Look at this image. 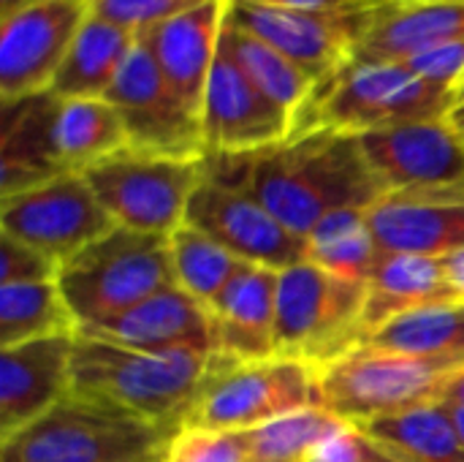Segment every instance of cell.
Segmentation results:
<instances>
[{"mask_svg": "<svg viewBox=\"0 0 464 462\" xmlns=\"http://www.w3.org/2000/svg\"><path fill=\"white\" fill-rule=\"evenodd\" d=\"M253 193L294 234L304 237L337 210H370L389 191L359 136L313 125L256 155Z\"/></svg>", "mask_w": 464, "mask_h": 462, "instance_id": "1", "label": "cell"}, {"mask_svg": "<svg viewBox=\"0 0 464 462\" xmlns=\"http://www.w3.org/2000/svg\"><path fill=\"white\" fill-rule=\"evenodd\" d=\"M215 351H139L76 335L71 392L109 400L155 425L182 430V422L215 373Z\"/></svg>", "mask_w": 464, "mask_h": 462, "instance_id": "2", "label": "cell"}, {"mask_svg": "<svg viewBox=\"0 0 464 462\" xmlns=\"http://www.w3.org/2000/svg\"><path fill=\"white\" fill-rule=\"evenodd\" d=\"M177 436V428L68 392L38 422L3 441L0 462H166Z\"/></svg>", "mask_w": 464, "mask_h": 462, "instance_id": "3", "label": "cell"}, {"mask_svg": "<svg viewBox=\"0 0 464 462\" xmlns=\"http://www.w3.org/2000/svg\"><path fill=\"white\" fill-rule=\"evenodd\" d=\"M57 286L76 329L111 319L177 286L169 237L114 226L60 264Z\"/></svg>", "mask_w": 464, "mask_h": 462, "instance_id": "4", "label": "cell"}, {"mask_svg": "<svg viewBox=\"0 0 464 462\" xmlns=\"http://www.w3.org/2000/svg\"><path fill=\"white\" fill-rule=\"evenodd\" d=\"M464 368V354L413 357L359 346L318 370L321 408L362 425L440 400L443 387Z\"/></svg>", "mask_w": 464, "mask_h": 462, "instance_id": "5", "label": "cell"}, {"mask_svg": "<svg viewBox=\"0 0 464 462\" xmlns=\"http://www.w3.org/2000/svg\"><path fill=\"white\" fill-rule=\"evenodd\" d=\"M367 283L326 272L310 261L277 272V357L299 359L315 370L364 343Z\"/></svg>", "mask_w": 464, "mask_h": 462, "instance_id": "6", "label": "cell"}, {"mask_svg": "<svg viewBox=\"0 0 464 462\" xmlns=\"http://www.w3.org/2000/svg\"><path fill=\"white\" fill-rule=\"evenodd\" d=\"M304 408H321L315 368L288 357L234 362L218 354L215 373L188 411L182 430L250 433Z\"/></svg>", "mask_w": 464, "mask_h": 462, "instance_id": "7", "label": "cell"}, {"mask_svg": "<svg viewBox=\"0 0 464 462\" xmlns=\"http://www.w3.org/2000/svg\"><path fill=\"white\" fill-rule=\"evenodd\" d=\"M451 106L454 90L421 79L405 63H367L351 65L329 84L302 128L324 125L359 136L402 123L443 120Z\"/></svg>", "mask_w": 464, "mask_h": 462, "instance_id": "8", "label": "cell"}, {"mask_svg": "<svg viewBox=\"0 0 464 462\" xmlns=\"http://www.w3.org/2000/svg\"><path fill=\"white\" fill-rule=\"evenodd\" d=\"M114 226L163 234L185 223L188 202L204 177V161H179L125 147L84 174Z\"/></svg>", "mask_w": 464, "mask_h": 462, "instance_id": "9", "label": "cell"}, {"mask_svg": "<svg viewBox=\"0 0 464 462\" xmlns=\"http://www.w3.org/2000/svg\"><path fill=\"white\" fill-rule=\"evenodd\" d=\"M372 11L375 8L364 5L264 8L228 3V22L283 52L313 79L321 95L353 65L356 46L372 19Z\"/></svg>", "mask_w": 464, "mask_h": 462, "instance_id": "10", "label": "cell"}, {"mask_svg": "<svg viewBox=\"0 0 464 462\" xmlns=\"http://www.w3.org/2000/svg\"><path fill=\"white\" fill-rule=\"evenodd\" d=\"M106 101L122 117L128 147L179 161L207 158L201 117L169 87L141 38L106 93Z\"/></svg>", "mask_w": 464, "mask_h": 462, "instance_id": "11", "label": "cell"}, {"mask_svg": "<svg viewBox=\"0 0 464 462\" xmlns=\"http://www.w3.org/2000/svg\"><path fill=\"white\" fill-rule=\"evenodd\" d=\"M0 229L57 264H65L84 245L114 229V221L95 199L82 174H60L38 188L5 196Z\"/></svg>", "mask_w": 464, "mask_h": 462, "instance_id": "12", "label": "cell"}, {"mask_svg": "<svg viewBox=\"0 0 464 462\" xmlns=\"http://www.w3.org/2000/svg\"><path fill=\"white\" fill-rule=\"evenodd\" d=\"M87 0H38L0 19V101L52 90V82L90 16Z\"/></svg>", "mask_w": 464, "mask_h": 462, "instance_id": "13", "label": "cell"}, {"mask_svg": "<svg viewBox=\"0 0 464 462\" xmlns=\"http://www.w3.org/2000/svg\"><path fill=\"white\" fill-rule=\"evenodd\" d=\"M185 223L247 264L280 272L307 261V240L280 223L253 191L223 188L201 177L188 202Z\"/></svg>", "mask_w": 464, "mask_h": 462, "instance_id": "14", "label": "cell"}, {"mask_svg": "<svg viewBox=\"0 0 464 462\" xmlns=\"http://www.w3.org/2000/svg\"><path fill=\"white\" fill-rule=\"evenodd\" d=\"M201 125L207 152L231 155H258L296 133L294 117L250 82L239 63L226 52L223 38L207 82Z\"/></svg>", "mask_w": 464, "mask_h": 462, "instance_id": "15", "label": "cell"}, {"mask_svg": "<svg viewBox=\"0 0 464 462\" xmlns=\"http://www.w3.org/2000/svg\"><path fill=\"white\" fill-rule=\"evenodd\" d=\"M359 144L389 193L464 185V139L446 117L367 131Z\"/></svg>", "mask_w": 464, "mask_h": 462, "instance_id": "16", "label": "cell"}, {"mask_svg": "<svg viewBox=\"0 0 464 462\" xmlns=\"http://www.w3.org/2000/svg\"><path fill=\"white\" fill-rule=\"evenodd\" d=\"M367 223L386 253L446 259L464 248V185L386 193L367 210Z\"/></svg>", "mask_w": 464, "mask_h": 462, "instance_id": "17", "label": "cell"}, {"mask_svg": "<svg viewBox=\"0 0 464 462\" xmlns=\"http://www.w3.org/2000/svg\"><path fill=\"white\" fill-rule=\"evenodd\" d=\"M76 335L41 338L3 349L0 357V438L8 441L38 422L71 392Z\"/></svg>", "mask_w": 464, "mask_h": 462, "instance_id": "18", "label": "cell"}, {"mask_svg": "<svg viewBox=\"0 0 464 462\" xmlns=\"http://www.w3.org/2000/svg\"><path fill=\"white\" fill-rule=\"evenodd\" d=\"M76 335L139 351H212L209 310L179 286L158 291L111 319L79 327Z\"/></svg>", "mask_w": 464, "mask_h": 462, "instance_id": "19", "label": "cell"}, {"mask_svg": "<svg viewBox=\"0 0 464 462\" xmlns=\"http://www.w3.org/2000/svg\"><path fill=\"white\" fill-rule=\"evenodd\" d=\"M228 0H209L188 14L160 22L139 38L152 52L169 87L201 117L207 82L220 52Z\"/></svg>", "mask_w": 464, "mask_h": 462, "instance_id": "20", "label": "cell"}, {"mask_svg": "<svg viewBox=\"0 0 464 462\" xmlns=\"http://www.w3.org/2000/svg\"><path fill=\"white\" fill-rule=\"evenodd\" d=\"M207 310L212 319L215 354L234 362L277 357V270L245 261Z\"/></svg>", "mask_w": 464, "mask_h": 462, "instance_id": "21", "label": "cell"}, {"mask_svg": "<svg viewBox=\"0 0 464 462\" xmlns=\"http://www.w3.org/2000/svg\"><path fill=\"white\" fill-rule=\"evenodd\" d=\"M464 38V0H408L381 5L356 46L353 65L408 63L435 46Z\"/></svg>", "mask_w": 464, "mask_h": 462, "instance_id": "22", "label": "cell"}, {"mask_svg": "<svg viewBox=\"0 0 464 462\" xmlns=\"http://www.w3.org/2000/svg\"><path fill=\"white\" fill-rule=\"evenodd\" d=\"M57 109L60 98L52 90L3 103V199L68 174L60 163L54 142Z\"/></svg>", "mask_w": 464, "mask_h": 462, "instance_id": "23", "label": "cell"}, {"mask_svg": "<svg viewBox=\"0 0 464 462\" xmlns=\"http://www.w3.org/2000/svg\"><path fill=\"white\" fill-rule=\"evenodd\" d=\"M464 297L449 283L443 259L413 256V253H386L381 256L375 272L367 280L362 329L364 340L383 324L440 302H459Z\"/></svg>", "mask_w": 464, "mask_h": 462, "instance_id": "24", "label": "cell"}, {"mask_svg": "<svg viewBox=\"0 0 464 462\" xmlns=\"http://www.w3.org/2000/svg\"><path fill=\"white\" fill-rule=\"evenodd\" d=\"M136 41L139 33L90 11L52 82V93L60 101L106 98Z\"/></svg>", "mask_w": 464, "mask_h": 462, "instance_id": "25", "label": "cell"}, {"mask_svg": "<svg viewBox=\"0 0 464 462\" xmlns=\"http://www.w3.org/2000/svg\"><path fill=\"white\" fill-rule=\"evenodd\" d=\"M378 449L400 462H464V441L443 400L356 425Z\"/></svg>", "mask_w": 464, "mask_h": 462, "instance_id": "26", "label": "cell"}, {"mask_svg": "<svg viewBox=\"0 0 464 462\" xmlns=\"http://www.w3.org/2000/svg\"><path fill=\"white\" fill-rule=\"evenodd\" d=\"M223 46L239 63V68L250 76V82L294 117L296 131H299L318 98V87L313 84V79L304 71H299L272 44L231 25L228 16L223 27Z\"/></svg>", "mask_w": 464, "mask_h": 462, "instance_id": "27", "label": "cell"}, {"mask_svg": "<svg viewBox=\"0 0 464 462\" xmlns=\"http://www.w3.org/2000/svg\"><path fill=\"white\" fill-rule=\"evenodd\" d=\"M54 142L60 163L68 174H84L90 166L128 147L120 112L106 98L60 101Z\"/></svg>", "mask_w": 464, "mask_h": 462, "instance_id": "28", "label": "cell"}, {"mask_svg": "<svg viewBox=\"0 0 464 462\" xmlns=\"http://www.w3.org/2000/svg\"><path fill=\"white\" fill-rule=\"evenodd\" d=\"M381 256L383 248L367 223V210L329 212L307 234V261L351 280L367 283Z\"/></svg>", "mask_w": 464, "mask_h": 462, "instance_id": "29", "label": "cell"}, {"mask_svg": "<svg viewBox=\"0 0 464 462\" xmlns=\"http://www.w3.org/2000/svg\"><path fill=\"white\" fill-rule=\"evenodd\" d=\"M362 346L413 357L464 354V300L411 310L367 335Z\"/></svg>", "mask_w": 464, "mask_h": 462, "instance_id": "30", "label": "cell"}, {"mask_svg": "<svg viewBox=\"0 0 464 462\" xmlns=\"http://www.w3.org/2000/svg\"><path fill=\"white\" fill-rule=\"evenodd\" d=\"M57 335H76V319L65 305L57 280L0 286L3 349Z\"/></svg>", "mask_w": 464, "mask_h": 462, "instance_id": "31", "label": "cell"}, {"mask_svg": "<svg viewBox=\"0 0 464 462\" xmlns=\"http://www.w3.org/2000/svg\"><path fill=\"white\" fill-rule=\"evenodd\" d=\"M169 251L177 286L188 291L193 300H198L204 308H209L218 300V294L245 264L223 245H218L212 237L188 223L169 234Z\"/></svg>", "mask_w": 464, "mask_h": 462, "instance_id": "32", "label": "cell"}, {"mask_svg": "<svg viewBox=\"0 0 464 462\" xmlns=\"http://www.w3.org/2000/svg\"><path fill=\"white\" fill-rule=\"evenodd\" d=\"M340 425L345 422L326 408H304L266 422L247 433L253 462H307Z\"/></svg>", "mask_w": 464, "mask_h": 462, "instance_id": "33", "label": "cell"}, {"mask_svg": "<svg viewBox=\"0 0 464 462\" xmlns=\"http://www.w3.org/2000/svg\"><path fill=\"white\" fill-rule=\"evenodd\" d=\"M174 462H253L247 433L234 430H179L171 444Z\"/></svg>", "mask_w": 464, "mask_h": 462, "instance_id": "34", "label": "cell"}, {"mask_svg": "<svg viewBox=\"0 0 464 462\" xmlns=\"http://www.w3.org/2000/svg\"><path fill=\"white\" fill-rule=\"evenodd\" d=\"M204 3L209 0H92V14L114 25H122L133 33H144Z\"/></svg>", "mask_w": 464, "mask_h": 462, "instance_id": "35", "label": "cell"}, {"mask_svg": "<svg viewBox=\"0 0 464 462\" xmlns=\"http://www.w3.org/2000/svg\"><path fill=\"white\" fill-rule=\"evenodd\" d=\"M60 275V264L46 253L0 234V286L16 283H52Z\"/></svg>", "mask_w": 464, "mask_h": 462, "instance_id": "36", "label": "cell"}, {"mask_svg": "<svg viewBox=\"0 0 464 462\" xmlns=\"http://www.w3.org/2000/svg\"><path fill=\"white\" fill-rule=\"evenodd\" d=\"M413 74L421 79L454 90L464 76V38L462 41H449L443 46H435L424 54H416L405 63Z\"/></svg>", "mask_w": 464, "mask_h": 462, "instance_id": "37", "label": "cell"}, {"mask_svg": "<svg viewBox=\"0 0 464 462\" xmlns=\"http://www.w3.org/2000/svg\"><path fill=\"white\" fill-rule=\"evenodd\" d=\"M364 455H367L364 433L356 425L345 422L315 447L307 462H364Z\"/></svg>", "mask_w": 464, "mask_h": 462, "instance_id": "38", "label": "cell"}, {"mask_svg": "<svg viewBox=\"0 0 464 462\" xmlns=\"http://www.w3.org/2000/svg\"><path fill=\"white\" fill-rule=\"evenodd\" d=\"M231 5H264V8H340L348 0H228Z\"/></svg>", "mask_w": 464, "mask_h": 462, "instance_id": "39", "label": "cell"}, {"mask_svg": "<svg viewBox=\"0 0 464 462\" xmlns=\"http://www.w3.org/2000/svg\"><path fill=\"white\" fill-rule=\"evenodd\" d=\"M443 264H446L449 283L457 289L459 297H464V248L462 251H457V253H451V256H446Z\"/></svg>", "mask_w": 464, "mask_h": 462, "instance_id": "40", "label": "cell"}, {"mask_svg": "<svg viewBox=\"0 0 464 462\" xmlns=\"http://www.w3.org/2000/svg\"><path fill=\"white\" fill-rule=\"evenodd\" d=\"M440 400L443 403H449V406H462L464 408V368L443 387V392H440Z\"/></svg>", "mask_w": 464, "mask_h": 462, "instance_id": "41", "label": "cell"}, {"mask_svg": "<svg viewBox=\"0 0 464 462\" xmlns=\"http://www.w3.org/2000/svg\"><path fill=\"white\" fill-rule=\"evenodd\" d=\"M33 3H38V0H0V19H5V16L16 14V11H22V8L33 5Z\"/></svg>", "mask_w": 464, "mask_h": 462, "instance_id": "42", "label": "cell"}, {"mask_svg": "<svg viewBox=\"0 0 464 462\" xmlns=\"http://www.w3.org/2000/svg\"><path fill=\"white\" fill-rule=\"evenodd\" d=\"M446 120L451 123V128L459 133L464 139V103H457V106H451V112L446 114Z\"/></svg>", "mask_w": 464, "mask_h": 462, "instance_id": "43", "label": "cell"}, {"mask_svg": "<svg viewBox=\"0 0 464 462\" xmlns=\"http://www.w3.org/2000/svg\"><path fill=\"white\" fill-rule=\"evenodd\" d=\"M367 438V436H364ZM364 462H400V460H394L392 455H386L383 449H378L370 438H367V455H364Z\"/></svg>", "mask_w": 464, "mask_h": 462, "instance_id": "44", "label": "cell"}, {"mask_svg": "<svg viewBox=\"0 0 464 462\" xmlns=\"http://www.w3.org/2000/svg\"><path fill=\"white\" fill-rule=\"evenodd\" d=\"M351 5H364V8H381V5H394V3H408V0H348Z\"/></svg>", "mask_w": 464, "mask_h": 462, "instance_id": "45", "label": "cell"}, {"mask_svg": "<svg viewBox=\"0 0 464 462\" xmlns=\"http://www.w3.org/2000/svg\"><path fill=\"white\" fill-rule=\"evenodd\" d=\"M446 406H449V403H446ZM449 411H451L454 425H457V430H459V436H462V441H464V408L462 406H449Z\"/></svg>", "mask_w": 464, "mask_h": 462, "instance_id": "46", "label": "cell"}, {"mask_svg": "<svg viewBox=\"0 0 464 462\" xmlns=\"http://www.w3.org/2000/svg\"><path fill=\"white\" fill-rule=\"evenodd\" d=\"M457 103H464V76L462 82L454 87V106H457Z\"/></svg>", "mask_w": 464, "mask_h": 462, "instance_id": "47", "label": "cell"}, {"mask_svg": "<svg viewBox=\"0 0 464 462\" xmlns=\"http://www.w3.org/2000/svg\"><path fill=\"white\" fill-rule=\"evenodd\" d=\"M87 3H90V5H92V0H87Z\"/></svg>", "mask_w": 464, "mask_h": 462, "instance_id": "48", "label": "cell"}, {"mask_svg": "<svg viewBox=\"0 0 464 462\" xmlns=\"http://www.w3.org/2000/svg\"><path fill=\"white\" fill-rule=\"evenodd\" d=\"M166 462H174V460H166Z\"/></svg>", "mask_w": 464, "mask_h": 462, "instance_id": "49", "label": "cell"}]
</instances>
